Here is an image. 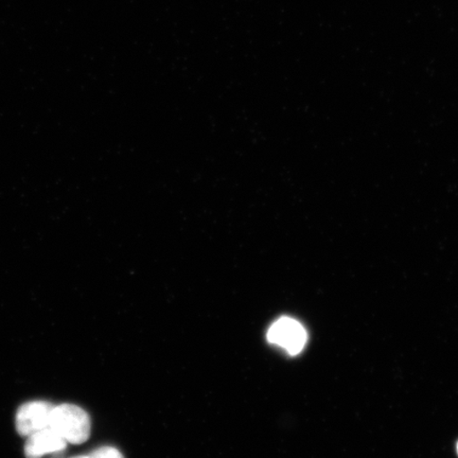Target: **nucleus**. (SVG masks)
I'll return each instance as SVG.
<instances>
[{"label": "nucleus", "mask_w": 458, "mask_h": 458, "mask_svg": "<svg viewBox=\"0 0 458 458\" xmlns=\"http://www.w3.org/2000/svg\"><path fill=\"white\" fill-rule=\"evenodd\" d=\"M54 406L47 401L39 400L22 404L16 413L17 432L21 437H29L34 433L49 428Z\"/></svg>", "instance_id": "nucleus-3"}, {"label": "nucleus", "mask_w": 458, "mask_h": 458, "mask_svg": "<svg viewBox=\"0 0 458 458\" xmlns=\"http://www.w3.org/2000/svg\"><path fill=\"white\" fill-rule=\"evenodd\" d=\"M457 451H458V445H457Z\"/></svg>", "instance_id": "nucleus-7"}, {"label": "nucleus", "mask_w": 458, "mask_h": 458, "mask_svg": "<svg viewBox=\"0 0 458 458\" xmlns=\"http://www.w3.org/2000/svg\"><path fill=\"white\" fill-rule=\"evenodd\" d=\"M90 458H124L117 449L113 448V446H102V448L97 449L94 452H91L89 454Z\"/></svg>", "instance_id": "nucleus-5"}, {"label": "nucleus", "mask_w": 458, "mask_h": 458, "mask_svg": "<svg viewBox=\"0 0 458 458\" xmlns=\"http://www.w3.org/2000/svg\"><path fill=\"white\" fill-rule=\"evenodd\" d=\"M67 443L54 429L44 428L27 437L25 455L27 458H43L57 454L66 448Z\"/></svg>", "instance_id": "nucleus-4"}, {"label": "nucleus", "mask_w": 458, "mask_h": 458, "mask_svg": "<svg viewBox=\"0 0 458 458\" xmlns=\"http://www.w3.org/2000/svg\"><path fill=\"white\" fill-rule=\"evenodd\" d=\"M71 458H90V457H89V455H88V456L80 455V456H73V457H71Z\"/></svg>", "instance_id": "nucleus-6"}, {"label": "nucleus", "mask_w": 458, "mask_h": 458, "mask_svg": "<svg viewBox=\"0 0 458 458\" xmlns=\"http://www.w3.org/2000/svg\"><path fill=\"white\" fill-rule=\"evenodd\" d=\"M267 340L284 348L291 356H296L306 345L307 332L297 320L282 318L268 329Z\"/></svg>", "instance_id": "nucleus-2"}, {"label": "nucleus", "mask_w": 458, "mask_h": 458, "mask_svg": "<svg viewBox=\"0 0 458 458\" xmlns=\"http://www.w3.org/2000/svg\"><path fill=\"white\" fill-rule=\"evenodd\" d=\"M49 428L67 444L81 445L89 438L91 422L89 414L80 406L64 403L54 406Z\"/></svg>", "instance_id": "nucleus-1"}]
</instances>
